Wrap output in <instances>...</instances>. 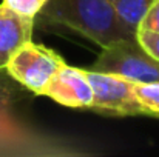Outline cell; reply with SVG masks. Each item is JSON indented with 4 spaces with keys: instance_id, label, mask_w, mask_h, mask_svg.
<instances>
[{
    "instance_id": "obj_2",
    "label": "cell",
    "mask_w": 159,
    "mask_h": 157,
    "mask_svg": "<svg viewBox=\"0 0 159 157\" xmlns=\"http://www.w3.org/2000/svg\"><path fill=\"white\" fill-rule=\"evenodd\" d=\"M23 89L6 69H0V156L62 154L60 143L37 134L17 116L16 105L25 96Z\"/></svg>"
},
{
    "instance_id": "obj_11",
    "label": "cell",
    "mask_w": 159,
    "mask_h": 157,
    "mask_svg": "<svg viewBox=\"0 0 159 157\" xmlns=\"http://www.w3.org/2000/svg\"><path fill=\"white\" fill-rule=\"evenodd\" d=\"M138 31L159 33V0H153L139 22Z\"/></svg>"
},
{
    "instance_id": "obj_12",
    "label": "cell",
    "mask_w": 159,
    "mask_h": 157,
    "mask_svg": "<svg viewBox=\"0 0 159 157\" xmlns=\"http://www.w3.org/2000/svg\"><path fill=\"white\" fill-rule=\"evenodd\" d=\"M136 40L150 55H153L156 60H159V33L138 31L136 33Z\"/></svg>"
},
{
    "instance_id": "obj_5",
    "label": "cell",
    "mask_w": 159,
    "mask_h": 157,
    "mask_svg": "<svg viewBox=\"0 0 159 157\" xmlns=\"http://www.w3.org/2000/svg\"><path fill=\"white\" fill-rule=\"evenodd\" d=\"M91 69L120 74L133 82H159V60L138 40H127L102 48Z\"/></svg>"
},
{
    "instance_id": "obj_10",
    "label": "cell",
    "mask_w": 159,
    "mask_h": 157,
    "mask_svg": "<svg viewBox=\"0 0 159 157\" xmlns=\"http://www.w3.org/2000/svg\"><path fill=\"white\" fill-rule=\"evenodd\" d=\"M47 2L48 0H3L2 3L6 5L14 12L25 15V17H33L36 20L37 14L42 11Z\"/></svg>"
},
{
    "instance_id": "obj_9",
    "label": "cell",
    "mask_w": 159,
    "mask_h": 157,
    "mask_svg": "<svg viewBox=\"0 0 159 157\" xmlns=\"http://www.w3.org/2000/svg\"><path fill=\"white\" fill-rule=\"evenodd\" d=\"M133 93L147 116L159 119V82H133Z\"/></svg>"
},
{
    "instance_id": "obj_3",
    "label": "cell",
    "mask_w": 159,
    "mask_h": 157,
    "mask_svg": "<svg viewBox=\"0 0 159 157\" xmlns=\"http://www.w3.org/2000/svg\"><path fill=\"white\" fill-rule=\"evenodd\" d=\"M63 65L65 60L62 55L30 40L12 54L5 69L25 89L42 96L45 86Z\"/></svg>"
},
{
    "instance_id": "obj_8",
    "label": "cell",
    "mask_w": 159,
    "mask_h": 157,
    "mask_svg": "<svg viewBox=\"0 0 159 157\" xmlns=\"http://www.w3.org/2000/svg\"><path fill=\"white\" fill-rule=\"evenodd\" d=\"M152 2L153 0H110L119 19L134 34L138 33L139 22L144 17L148 6L152 5Z\"/></svg>"
},
{
    "instance_id": "obj_4",
    "label": "cell",
    "mask_w": 159,
    "mask_h": 157,
    "mask_svg": "<svg viewBox=\"0 0 159 157\" xmlns=\"http://www.w3.org/2000/svg\"><path fill=\"white\" fill-rule=\"evenodd\" d=\"M91 89L93 102L90 109L108 116H141L145 114L144 106L139 103L133 93V80L96 69H84Z\"/></svg>"
},
{
    "instance_id": "obj_1",
    "label": "cell",
    "mask_w": 159,
    "mask_h": 157,
    "mask_svg": "<svg viewBox=\"0 0 159 157\" xmlns=\"http://www.w3.org/2000/svg\"><path fill=\"white\" fill-rule=\"evenodd\" d=\"M37 15L42 22L66 26L102 48L136 40L110 0H48Z\"/></svg>"
},
{
    "instance_id": "obj_6",
    "label": "cell",
    "mask_w": 159,
    "mask_h": 157,
    "mask_svg": "<svg viewBox=\"0 0 159 157\" xmlns=\"http://www.w3.org/2000/svg\"><path fill=\"white\" fill-rule=\"evenodd\" d=\"M42 96L53 99L59 105L76 109H90L93 102V89L84 69L66 63L53 76Z\"/></svg>"
},
{
    "instance_id": "obj_7",
    "label": "cell",
    "mask_w": 159,
    "mask_h": 157,
    "mask_svg": "<svg viewBox=\"0 0 159 157\" xmlns=\"http://www.w3.org/2000/svg\"><path fill=\"white\" fill-rule=\"evenodd\" d=\"M34 19L25 17L0 3V69H5L12 54L33 40Z\"/></svg>"
}]
</instances>
